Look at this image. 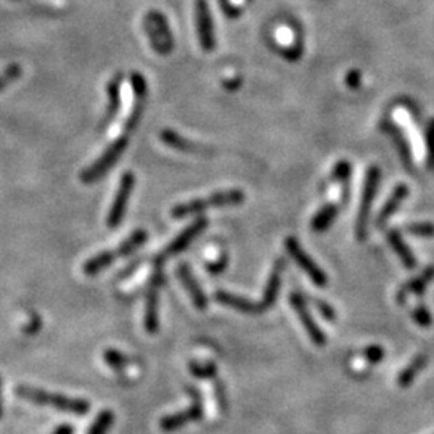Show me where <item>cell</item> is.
I'll return each instance as SVG.
<instances>
[{"mask_svg": "<svg viewBox=\"0 0 434 434\" xmlns=\"http://www.w3.org/2000/svg\"><path fill=\"white\" fill-rule=\"evenodd\" d=\"M19 397L24 400H29V402L39 404V405H50V407H55L61 412L72 413V415H79V417H84L89 412L90 405L84 399H77V397H70V395H63V394H55V393H48V391L36 389L31 388V386L21 384L14 389Z\"/></svg>", "mask_w": 434, "mask_h": 434, "instance_id": "6da1fadb", "label": "cell"}, {"mask_svg": "<svg viewBox=\"0 0 434 434\" xmlns=\"http://www.w3.org/2000/svg\"><path fill=\"white\" fill-rule=\"evenodd\" d=\"M147 240H148L147 230H143V229L135 230L134 234L129 235L127 238H125L116 249L103 251V253H99L96 256H94V258H90L89 260H87V262L84 264V273L89 275V277H94V275L100 273L103 269L110 267L116 259L135 253L140 246L145 245V241Z\"/></svg>", "mask_w": 434, "mask_h": 434, "instance_id": "7a4b0ae2", "label": "cell"}, {"mask_svg": "<svg viewBox=\"0 0 434 434\" xmlns=\"http://www.w3.org/2000/svg\"><path fill=\"white\" fill-rule=\"evenodd\" d=\"M245 201V193L241 190H220L212 193V195L206 198H198V200H192L187 203H180V205L174 206L171 214L176 219H182L190 214H198L206 209H212V207H224V206H234L240 205Z\"/></svg>", "mask_w": 434, "mask_h": 434, "instance_id": "3957f363", "label": "cell"}, {"mask_svg": "<svg viewBox=\"0 0 434 434\" xmlns=\"http://www.w3.org/2000/svg\"><path fill=\"white\" fill-rule=\"evenodd\" d=\"M380 180H381L380 167L370 166L369 171H366L365 174L364 188H362L360 206H359V212H357V220H355V235L359 240L366 238V227H369L371 203H373L376 193H378Z\"/></svg>", "mask_w": 434, "mask_h": 434, "instance_id": "277c9868", "label": "cell"}, {"mask_svg": "<svg viewBox=\"0 0 434 434\" xmlns=\"http://www.w3.org/2000/svg\"><path fill=\"white\" fill-rule=\"evenodd\" d=\"M143 24L153 50L159 53V55H169L174 48V37L164 14L161 12H154V10H152V12L145 17Z\"/></svg>", "mask_w": 434, "mask_h": 434, "instance_id": "5b68a950", "label": "cell"}, {"mask_svg": "<svg viewBox=\"0 0 434 434\" xmlns=\"http://www.w3.org/2000/svg\"><path fill=\"white\" fill-rule=\"evenodd\" d=\"M127 143H129V140L125 135L116 138L95 163H92L89 167L82 171L81 180L84 183H92V182L99 180L101 176H105V174L108 172L110 169L114 166L116 161L121 158V154L124 153V149L127 148Z\"/></svg>", "mask_w": 434, "mask_h": 434, "instance_id": "8992f818", "label": "cell"}, {"mask_svg": "<svg viewBox=\"0 0 434 434\" xmlns=\"http://www.w3.org/2000/svg\"><path fill=\"white\" fill-rule=\"evenodd\" d=\"M285 248H287L288 254L294 259V262H296L299 267L307 273V277L311 278L317 287H320V288L327 287L328 285L327 273L323 272V270L318 267L316 262H313V259L301 248V245H299V241L296 238L288 236V238L285 240Z\"/></svg>", "mask_w": 434, "mask_h": 434, "instance_id": "52a82bcc", "label": "cell"}, {"mask_svg": "<svg viewBox=\"0 0 434 434\" xmlns=\"http://www.w3.org/2000/svg\"><path fill=\"white\" fill-rule=\"evenodd\" d=\"M135 187V176L132 172H124L123 177H121L118 192H116V196L113 200V205H111V209L108 212V219H106V224L111 229L121 225L123 222V217L125 214V209H127V203L130 198V193L134 192Z\"/></svg>", "mask_w": 434, "mask_h": 434, "instance_id": "ba28073f", "label": "cell"}, {"mask_svg": "<svg viewBox=\"0 0 434 434\" xmlns=\"http://www.w3.org/2000/svg\"><path fill=\"white\" fill-rule=\"evenodd\" d=\"M195 21L201 48L207 53L212 52L216 47L214 24H212L211 10L206 0H195Z\"/></svg>", "mask_w": 434, "mask_h": 434, "instance_id": "9c48e42d", "label": "cell"}, {"mask_svg": "<svg viewBox=\"0 0 434 434\" xmlns=\"http://www.w3.org/2000/svg\"><path fill=\"white\" fill-rule=\"evenodd\" d=\"M130 85H132L134 92V101L132 106H130L127 119L124 123L125 132H134L135 127H137L145 110V101H147V81H145V77L140 72L134 71L130 74Z\"/></svg>", "mask_w": 434, "mask_h": 434, "instance_id": "30bf717a", "label": "cell"}, {"mask_svg": "<svg viewBox=\"0 0 434 434\" xmlns=\"http://www.w3.org/2000/svg\"><path fill=\"white\" fill-rule=\"evenodd\" d=\"M163 283V273L158 272L153 275L152 282L147 289V301H145V328L148 333L154 335L159 330V288Z\"/></svg>", "mask_w": 434, "mask_h": 434, "instance_id": "8fae6325", "label": "cell"}, {"mask_svg": "<svg viewBox=\"0 0 434 434\" xmlns=\"http://www.w3.org/2000/svg\"><path fill=\"white\" fill-rule=\"evenodd\" d=\"M289 302H291L294 312L298 313V317H299V320H301L302 327L306 328L309 338H311V340L316 342L317 346L327 344L325 333L322 331V328L317 325L316 320H313L312 313L307 309V304H306V301H304V298L301 296V294L293 293L291 296H289Z\"/></svg>", "mask_w": 434, "mask_h": 434, "instance_id": "7c38bea8", "label": "cell"}, {"mask_svg": "<svg viewBox=\"0 0 434 434\" xmlns=\"http://www.w3.org/2000/svg\"><path fill=\"white\" fill-rule=\"evenodd\" d=\"M203 417V407L200 400H195L192 404V407H188L187 410H182V412L174 413V415H167V417L161 418L159 422V426H161L163 431L166 433H172L177 431L188 424L190 422H196V420H201Z\"/></svg>", "mask_w": 434, "mask_h": 434, "instance_id": "4fadbf2b", "label": "cell"}, {"mask_svg": "<svg viewBox=\"0 0 434 434\" xmlns=\"http://www.w3.org/2000/svg\"><path fill=\"white\" fill-rule=\"evenodd\" d=\"M206 225H207L206 217H200V219H196L195 222H192V224L188 225L185 230H182L180 234H178L176 238L171 241V243H169L166 251H164V256L178 254V253H180V251L185 249L187 246L196 238V236L201 235V231L206 229Z\"/></svg>", "mask_w": 434, "mask_h": 434, "instance_id": "5bb4252c", "label": "cell"}, {"mask_svg": "<svg viewBox=\"0 0 434 434\" xmlns=\"http://www.w3.org/2000/svg\"><path fill=\"white\" fill-rule=\"evenodd\" d=\"M159 137H161L164 145H167V147L177 149V152L205 154V156H209V153H212L211 148L203 147V145H198L195 142H192V140L182 137V135H178L177 132H174V130H171V129H164L163 132L159 134Z\"/></svg>", "mask_w": 434, "mask_h": 434, "instance_id": "9a60e30c", "label": "cell"}, {"mask_svg": "<svg viewBox=\"0 0 434 434\" xmlns=\"http://www.w3.org/2000/svg\"><path fill=\"white\" fill-rule=\"evenodd\" d=\"M381 129H383V132L388 134L389 137H391V140H393V142H394L395 148H397V152H399V156H400V159H402L405 169H407L409 172H412V167H413L412 152H410L407 138H405V135H404L402 130H400L399 125H395L393 121H383V123H381Z\"/></svg>", "mask_w": 434, "mask_h": 434, "instance_id": "2e32d148", "label": "cell"}, {"mask_svg": "<svg viewBox=\"0 0 434 434\" xmlns=\"http://www.w3.org/2000/svg\"><path fill=\"white\" fill-rule=\"evenodd\" d=\"M177 275H178V278L182 280L183 287L187 288V291L188 294H190L192 301L196 306V309L205 311V309L207 307V298L205 291H203V288L200 287V283H198V280L193 277L190 267H188L187 264H180L177 267Z\"/></svg>", "mask_w": 434, "mask_h": 434, "instance_id": "e0dca14e", "label": "cell"}, {"mask_svg": "<svg viewBox=\"0 0 434 434\" xmlns=\"http://www.w3.org/2000/svg\"><path fill=\"white\" fill-rule=\"evenodd\" d=\"M216 299L225 306H229L235 311L243 312V313H249V316H258V313H262V307L260 304L253 302L251 299H246L243 296H238V294L229 293V291H217L216 293Z\"/></svg>", "mask_w": 434, "mask_h": 434, "instance_id": "ac0fdd59", "label": "cell"}, {"mask_svg": "<svg viewBox=\"0 0 434 434\" xmlns=\"http://www.w3.org/2000/svg\"><path fill=\"white\" fill-rule=\"evenodd\" d=\"M407 196H409V187L405 185V183H399V185L393 190V193H391L388 201L384 203V206L381 207L380 214H378V217H376V225L378 227L384 225L386 222H388L389 217L399 209V206L402 205Z\"/></svg>", "mask_w": 434, "mask_h": 434, "instance_id": "d6986e66", "label": "cell"}, {"mask_svg": "<svg viewBox=\"0 0 434 434\" xmlns=\"http://www.w3.org/2000/svg\"><path fill=\"white\" fill-rule=\"evenodd\" d=\"M433 278H434V267L431 265V267L424 269L423 273H420L418 277L409 280V282L405 283L404 287L399 289V293H397V301H399L400 304L405 302V298H407L409 293L422 294V293L424 291V288L428 287V283L431 282Z\"/></svg>", "mask_w": 434, "mask_h": 434, "instance_id": "ffe728a7", "label": "cell"}, {"mask_svg": "<svg viewBox=\"0 0 434 434\" xmlns=\"http://www.w3.org/2000/svg\"><path fill=\"white\" fill-rule=\"evenodd\" d=\"M388 241H389L391 248H393L394 253L399 256V259L402 260V264L405 265V267L407 269L417 267V258H415L412 249L409 248L407 243H405L402 238V235H400L397 230H389Z\"/></svg>", "mask_w": 434, "mask_h": 434, "instance_id": "44dd1931", "label": "cell"}, {"mask_svg": "<svg viewBox=\"0 0 434 434\" xmlns=\"http://www.w3.org/2000/svg\"><path fill=\"white\" fill-rule=\"evenodd\" d=\"M282 267H283V264L278 260L277 265H275L272 270V273H270L267 285H265V289H264L262 301L259 302L260 307H262V311H267V309L270 306H273L275 301H277V296L280 291V282H282Z\"/></svg>", "mask_w": 434, "mask_h": 434, "instance_id": "7402d4cb", "label": "cell"}, {"mask_svg": "<svg viewBox=\"0 0 434 434\" xmlns=\"http://www.w3.org/2000/svg\"><path fill=\"white\" fill-rule=\"evenodd\" d=\"M121 84H123V76L116 74L106 85V94H108V110H106V124H110L121 108Z\"/></svg>", "mask_w": 434, "mask_h": 434, "instance_id": "603a6c76", "label": "cell"}, {"mask_svg": "<svg viewBox=\"0 0 434 434\" xmlns=\"http://www.w3.org/2000/svg\"><path fill=\"white\" fill-rule=\"evenodd\" d=\"M338 212H340V209H338L336 205H333V203H330V205H325L320 211L317 212L316 216L312 217L311 229L316 231V234H322V231L328 230L333 222H335Z\"/></svg>", "mask_w": 434, "mask_h": 434, "instance_id": "cb8c5ba5", "label": "cell"}, {"mask_svg": "<svg viewBox=\"0 0 434 434\" xmlns=\"http://www.w3.org/2000/svg\"><path fill=\"white\" fill-rule=\"evenodd\" d=\"M426 365V357L424 355H417L415 359L410 362V364L405 366V369L400 371L397 383L400 388H409L410 384L413 383V380L417 378V375L420 373V370Z\"/></svg>", "mask_w": 434, "mask_h": 434, "instance_id": "d4e9b609", "label": "cell"}, {"mask_svg": "<svg viewBox=\"0 0 434 434\" xmlns=\"http://www.w3.org/2000/svg\"><path fill=\"white\" fill-rule=\"evenodd\" d=\"M113 422H114L113 412H111V410H101L99 417L95 418V422L92 423V426L87 434H106L110 431Z\"/></svg>", "mask_w": 434, "mask_h": 434, "instance_id": "484cf974", "label": "cell"}, {"mask_svg": "<svg viewBox=\"0 0 434 434\" xmlns=\"http://www.w3.org/2000/svg\"><path fill=\"white\" fill-rule=\"evenodd\" d=\"M424 145H426V167L434 171V118L428 121L424 129Z\"/></svg>", "mask_w": 434, "mask_h": 434, "instance_id": "4316f807", "label": "cell"}, {"mask_svg": "<svg viewBox=\"0 0 434 434\" xmlns=\"http://www.w3.org/2000/svg\"><path fill=\"white\" fill-rule=\"evenodd\" d=\"M405 231L410 235L422 236V238H433L434 236V224L431 222H415L405 227Z\"/></svg>", "mask_w": 434, "mask_h": 434, "instance_id": "83f0119b", "label": "cell"}, {"mask_svg": "<svg viewBox=\"0 0 434 434\" xmlns=\"http://www.w3.org/2000/svg\"><path fill=\"white\" fill-rule=\"evenodd\" d=\"M105 362L108 364L110 366H113L114 370L118 371H123L125 369V365L129 364V359L125 357L124 354H121L119 351H114V349H108L105 351Z\"/></svg>", "mask_w": 434, "mask_h": 434, "instance_id": "f1b7e54d", "label": "cell"}, {"mask_svg": "<svg viewBox=\"0 0 434 434\" xmlns=\"http://www.w3.org/2000/svg\"><path fill=\"white\" fill-rule=\"evenodd\" d=\"M188 369L198 378H214L216 376V365L214 364H198V362H192L188 365Z\"/></svg>", "mask_w": 434, "mask_h": 434, "instance_id": "f546056e", "label": "cell"}, {"mask_svg": "<svg viewBox=\"0 0 434 434\" xmlns=\"http://www.w3.org/2000/svg\"><path fill=\"white\" fill-rule=\"evenodd\" d=\"M21 76V66L19 65H12L5 70L2 74H0V90H3L8 84H12L13 81H17L18 77Z\"/></svg>", "mask_w": 434, "mask_h": 434, "instance_id": "4dcf8cb0", "label": "cell"}, {"mask_svg": "<svg viewBox=\"0 0 434 434\" xmlns=\"http://www.w3.org/2000/svg\"><path fill=\"white\" fill-rule=\"evenodd\" d=\"M351 172H352L351 164L347 161H340V163H336L335 171H333V178L340 182H349Z\"/></svg>", "mask_w": 434, "mask_h": 434, "instance_id": "1f68e13d", "label": "cell"}, {"mask_svg": "<svg viewBox=\"0 0 434 434\" xmlns=\"http://www.w3.org/2000/svg\"><path fill=\"white\" fill-rule=\"evenodd\" d=\"M412 317H413V320L417 322L420 327H429V325H431V322H433L431 313H429L428 309L424 307V306H422V304H420V306L412 312Z\"/></svg>", "mask_w": 434, "mask_h": 434, "instance_id": "d6a6232c", "label": "cell"}, {"mask_svg": "<svg viewBox=\"0 0 434 434\" xmlns=\"http://www.w3.org/2000/svg\"><path fill=\"white\" fill-rule=\"evenodd\" d=\"M364 355L370 364H380L384 357V351H383V347L378 344H371L364 351Z\"/></svg>", "mask_w": 434, "mask_h": 434, "instance_id": "836d02e7", "label": "cell"}, {"mask_svg": "<svg viewBox=\"0 0 434 434\" xmlns=\"http://www.w3.org/2000/svg\"><path fill=\"white\" fill-rule=\"evenodd\" d=\"M362 84V77H360V72L357 70H351L349 72L346 74V85L351 87V89H359Z\"/></svg>", "mask_w": 434, "mask_h": 434, "instance_id": "e575fe53", "label": "cell"}, {"mask_svg": "<svg viewBox=\"0 0 434 434\" xmlns=\"http://www.w3.org/2000/svg\"><path fill=\"white\" fill-rule=\"evenodd\" d=\"M316 302V306H317V309L318 311H320V313L325 318H328V320H335V317H336V313H335V311H333L331 309V306H328L327 302H322V301H313Z\"/></svg>", "mask_w": 434, "mask_h": 434, "instance_id": "d590c367", "label": "cell"}, {"mask_svg": "<svg viewBox=\"0 0 434 434\" xmlns=\"http://www.w3.org/2000/svg\"><path fill=\"white\" fill-rule=\"evenodd\" d=\"M219 5H220V8L224 10V13L229 18H235V17H238V14H240V10L236 8V7H234V5H231L229 0H219Z\"/></svg>", "mask_w": 434, "mask_h": 434, "instance_id": "8d00e7d4", "label": "cell"}, {"mask_svg": "<svg viewBox=\"0 0 434 434\" xmlns=\"http://www.w3.org/2000/svg\"><path fill=\"white\" fill-rule=\"evenodd\" d=\"M225 265H227V258L224 256V258L219 259V262H217V264L206 265V269H207V272H209V273H219V272H222V270L225 269Z\"/></svg>", "mask_w": 434, "mask_h": 434, "instance_id": "74e56055", "label": "cell"}, {"mask_svg": "<svg viewBox=\"0 0 434 434\" xmlns=\"http://www.w3.org/2000/svg\"><path fill=\"white\" fill-rule=\"evenodd\" d=\"M53 434H72V428L68 424H61L60 428H56V431Z\"/></svg>", "mask_w": 434, "mask_h": 434, "instance_id": "f35d334b", "label": "cell"}, {"mask_svg": "<svg viewBox=\"0 0 434 434\" xmlns=\"http://www.w3.org/2000/svg\"><path fill=\"white\" fill-rule=\"evenodd\" d=\"M2 413H3V409H2V400H0V417H2Z\"/></svg>", "mask_w": 434, "mask_h": 434, "instance_id": "ab89813d", "label": "cell"}]
</instances>
